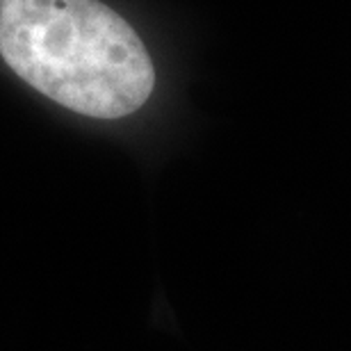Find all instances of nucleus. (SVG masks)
<instances>
[{
	"instance_id": "nucleus-1",
	"label": "nucleus",
	"mask_w": 351,
	"mask_h": 351,
	"mask_svg": "<svg viewBox=\"0 0 351 351\" xmlns=\"http://www.w3.org/2000/svg\"><path fill=\"white\" fill-rule=\"evenodd\" d=\"M0 58L39 94L91 119L128 117L156 87L135 27L103 0H0Z\"/></svg>"
}]
</instances>
